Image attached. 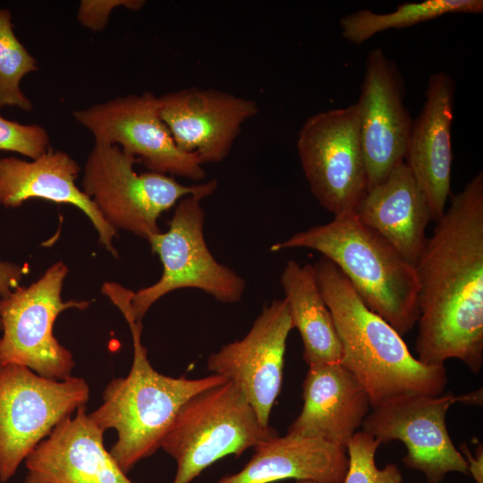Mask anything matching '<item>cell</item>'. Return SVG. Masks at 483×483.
I'll use <instances>...</instances> for the list:
<instances>
[{"mask_svg":"<svg viewBox=\"0 0 483 483\" xmlns=\"http://www.w3.org/2000/svg\"><path fill=\"white\" fill-rule=\"evenodd\" d=\"M417 359L441 366L450 359L471 372L483 366V173L458 193L436 222L415 265Z\"/></svg>","mask_w":483,"mask_h":483,"instance_id":"obj_1","label":"cell"},{"mask_svg":"<svg viewBox=\"0 0 483 483\" xmlns=\"http://www.w3.org/2000/svg\"><path fill=\"white\" fill-rule=\"evenodd\" d=\"M313 267L342 344L340 363L365 389L371 409L411 395L444 393L445 365L419 361L402 335L367 307L331 261L321 256Z\"/></svg>","mask_w":483,"mask_h":483,"instance_id":"obj_2","label":"cell"},{"mask_svg":"<svg viewBox=\"0 0 483 483\" xmlns=\"http://www.w3.org/2000/svg\"><path fill=\"white\" fill-rule=\"evenodd\" d=\"M289 249H310L331 261L367 307L401 335L417 324L419 284L415 267L364 225L354 211L295 233L269 250L277 252Z\"/></svg>","mask_w":483,"mask_h":483,"instance_id":"obj_3","label":"cell"},{"mask_svg":"<svg viewBox=\"0 0 483 483\" xmlns=\"http://www.w3.org/2000/svg\"><path fill=\"white\" fill-rule=\"evenodd\" d=\"M128 326L133 343L131 369L126 377L107 384L102 403L89 414L104 432L116 431L117 440L109 452L126 474L160 449L163 438L188 400L228 381L216 374L187 378L157 372L141 342V322L131 321Z\"/></svg>","mask_w":483,"mask_h":483,"instance_id":"obj_4","label":"cell"},{"mask_svg":"<svg viewBox=\"0 0 483 483\" xmlns=\"http://www.w3.org/2000/svg\"><path fill=\"white\" fill-rule=\"evenodd\" d=\"M275 434L261 426L242 391L226 381L185 402L160 448L176 462L173 483H191L216 461L240 456Z\"/></svg>","mask_w":483,"mask_h":483,"instance_id":"obj_5","label":"cell"},{"mask_svg":"<svg viewBox=\"0 0 483 483\" xmlns=\"http://www.w3.org/2000/svg\"><path fill=\"white\" fill-rule=\"evenodd\" d=\"M140 160L120 147L95 141L84 166L82 191L105 220L116 231L122 229L148 240L158 233L157 220L184 197L212 195L216 180L183 185L174 176L147 172L138 174Z\"/></svg>","mask_w":483,"mask_h":483,"instance_id":"obj_6","label":"cell"},{"mask_svg":"<svg viewBox=\"0 0 483 483\" xmlns=\"http://www.w3.org/2000/svg\"><path fill=\"white\" fill-rule=\"evenodd\" d=\"M202 199L196 195L182 199L175 206L168 230L148 239L163 271L155 284L133 292L131 311L136 321L141 322L160 298L182 288L200 290L223 303L242 300L245 280L232 267L218 262L207 245Z\"/></svg>","mask_w":483,"mask_h":483,"instance_id":"obj_7","label":"cell"},{"mask_svg":"<svg viewBox=\"0 0 483 483\" xmlns=\"http://www.w3.org/2000/svg\"><path fill=\"white\" fill-rule=\"evenodd\" d=\"M58 261L27 287H17L0 299V365L24 366L54 380L72 377L75 366L72 352L54 335L57 317L65 309H85L90 302L64 301L62 288L68 274Z\"/></svg>","mask_w":483,"mask_h":483,"instance_id":"obj_8","label":"cell"},{"mask_svg":"<svg viewBox=\"0 0 483 483\" xmlns=\"http://www.w3.org/2000/svg\"><path fill=\"white\" fill-rule=\"evenodd\" d=\"M89 386L82 377H44L16 364L0 365V481L64 419L86 405Z\"/></svg>","mask_w":483,"mask_h":483,"instance_id":"obj_9","label":"cell"},{"mask_svg":"<svg viewBox=\"0 0 483 483\" xmlns=\"http://www.w3.org/2000/svg\"><path fill=\"white\" fill-rule=\"evenodd\" d=\"M297 148L318 203L334 216L353 211L368 190L356 103L309 117Z\"/></svg>","mask_w":483,"mask_h":483,"instance_id":"obj_10","label":"cell"},{"mask_svg":"<svg viewBox=\"0 0 483 483\" xmlns=\"http://www.w3.org/2000/svg\"><path fill=\"white\" fill-rule=\"evenodd\" d=\"M95 141L120 147L150 172L195 182L206 177L197 156L176 145L161 119L158 97L151 92L119 97L73 112Z\"/></svg>","mask_w":483,"mask_h":483,"instance_id":"obj_11","label":"cell"},{"mask_svg":"<svg viewBox=\"0 0 483 483\" xmlns=\"http://www.w3.org/2000/svg\"><path fill=\"white\" fill-rule=\"evenodd\" d=\"M457 402L452 393L418 394L371 409L361 426L380 445L400 440L407 449L408 468L421 471L429 483L444 480L449 472L469 474L468 464L447 431L445 416Z\"/></svg>","mask_w":483,"mask_h":483,"instance_id":"obj_12","label":"cell"},{"mask_svg":"<svg viewBox=\"0 0 483 483\" xmlns=\"http://www.w3.org/2000/svg\"><path fill=\"white\" fill-rule=\"evenodd\" d=\"M293 328L284 299L265 304L249 332L222 346L208 359L207 369L233 383L269 428L273 405L280 393L286 342Z\"/></svg>","mask_w":483,"mask_h":483,"instance_id":"obj_13","label":"cell"},{"mask_svg":"<svg viewBox=\"0 0 483 483\" xmlns=\"http://www.w3.org/2000/svg\"><path fill=\"white\" fill-rule=\"evenodd\" d=\"M356 106L369 190L384 182L396 165L404 162L412 125L403 103L401 76L379 47L367 56Z\"/></svg>","mask_w":483,"mask_h":483,"instance_id":"obj_14","label":"cell"},{"mask_svg":"<svg viewBox=\"0 0 483 483\" xmlns=\"http://www.w3.org/2000/svg\"><path fill=\"white\" fill-rule=\"evenodd\" d=\"M158 97L159 114L179 148L201 165L222 162L245 122L258 112L255 101L215 89L191 87Z\"/></svg>","mask_w":483,"mask_h":483,"instance_id":"obj_15","label":"cell"},{"mask_svg":"<svg viewBox=\"0 0 483 483\" xmlns=\"http://www.w3.org/2000/svg\"><path fill=\"white\" fill-rule=\"evenodd\" d=\"M104 433L79 408L25 459L24 483H133L106 449Z\"/></svg>","mask_w":483,"mask_h":483,"instance_id":"obj_16","label":"cell"},{"mask_svg":"<svg viewBox=\"0 0 483 483\" xmlns=\"http://www.w3.org/2000/svg\"><path fill=\"white\" fill-rule=\"evenodd\" d=\"M454 90V81L447 73L430 75L424 106L412 121L404 158L436 222L444 215L451 194Z\"/></svg>","mask_w":483,"mask_h":483,"instance_id":"obj_17","label":"cell"},{"mask_svg":"<svg viewBox=\"0 0 483 483\" xmlns=\"http://www.w3.org/2000/svg\"><path fill=\"white\" fill-rule=\"evenodd\" d=\"M302 398V409L287 433L344 449L371 409L365 389L340 362L309 366Z\"/></svg>","mask_w":483,"mask_h":483,"instance_id":"obj_18","label":"cell"},{"mask_svg":"<svg viewBox=\"0 0 483 483\" xmlns=\"http://www.w3.org/2000/svg\"><path fill=\"white\" fill-rule=\"evenodd\" d=\"M80 170L69 154L51 148L31 161L0 157V206L16 208L32 199L74 206L91 221L104 248L117 256L113 244L117 231L76 185Z\"/></svg>","mask_w":483,"mask_h":483,"instance_id":"obj_19","label":"cell"},{"mask_svg":"<svg viewBox=\"0 0 483 483\" xmlns=\"http://www.w3.org/2000/svg\"><path fill=\"white\" fill-rule=\"evenodd\" d=\"M353 211L415 267L427 243L426 228L432 216L405 162L396 165L384 182L368 190Z\"/></svg>","mask_w":483,"mask_h":483,"instance_id":"obj_20","label":"cell"},{"mask_svg":"<svg viewBox=\"0 0 483 483\" xmlns=\"http://www.w3.org/2000/svg\"><path fill=\"white\" fill-rule=\"evenodd\" d=\"M238 472L216 483H273L284 479L343 483L349 459L346 449L318 438L273 435L254 447Z\"/></svg>","mask_w":483,"mask_h":483,"instance_id":"obj_21","label":"cell"},{"mask_svg":"<svg viewBox=\"0 0 483 483\" xmlns=\"http://www.w3.org/2000/svg\"><path fill=\"white\" fill-rule=\"evenodd\" d=\"M280 284L292 326L301 335L303 359L308 366L340 362L342 344L313 265L288 260Z\"/></svg>","mask_w":483,"mask_h":483,"instance_id":"obj_22","label":"cell"},{"mask_svg":"<svg viewBox=\"0 0 483 483\" xmlns=\"http://www.w3.org/2000/svg\"><path fill=\"white\" fill-rule=\"evenodd\" d=\"M482 12V0H426L400 4L395 11L387 13L359 10L343 17L340 27L345 39L361 45L377 33L386 30L413 26L447 13Z\"/></svg>","mask_w":483,"mask_h":483,"instance_id":"obj_23","label":"cell"},{"mask_svg":"<svg viewBox=\"0 0 483 483\" xmlns=\"http://www.w3.org/2000/svg\"><path fill=\"white\" fill-rule=\"evenodd\" d=\"M37 70L36 59L14 34L11 12L0 8V107L32 110L33 105L20 83L26 74Z\"/></svg>","mask_w":483,"mask_h":483,"instance_id":"obj_24","label":"cell"},{"mask_svg":"<svg viewBox=\"0 0 483 483\" xmlns=\"http://www.w3.org/2000/svg\"><path fill=\"white\" fill-rule=\"evenodd\" d=\"M380 444L369 434L356 432L346 445L348 469L343 483H402V474L395 463L382 469L375 455Z\"/></svg>","mask_w":483,"mask_h":483,"instance_id":"obj_25","label":"cell"},{"mask_svg":"<svg viewBox=\"0 0 483 483\" xmlns=\"http://www.w3.org/2000/svg\"><path fill=\"white\" fill-rule=\"evenodd\" d=\"M49 148V136L42 126L21 124L0 115V150L36 159Z\"/></svg>","mask_w":483,"mask_h":483,"instance_id":"obj_26","label":"cell"},{"mask_svg":"<svg viewBox=\"0 0 483 483\" xmlns=\"http://www.w3.org/2000/svg\"><path fill=\"white\" fill-rule=\"evenodd\" d=\"M145 4L143 0H83L79 6L77 19L85 28L95 32L101 31L106 28L114 9L123 6L139 11Z\"/></svg>","mask_w":483,"mask_h":483,"instance_id":"obj_27","label":"cell"},{"mask_svg":"<svg viewBox=\"0 0 483 483\" xmlns=\"http://www.w3.org/2000/svg\"><path fill=\"white\" fill-rule=\"evenodd\" d=\"M28 271L29 267L27 265L21 266L0 259V296L4 297L19 287L20 282Z\"/></svg>","mask_w":483,"mask_h":483,"instance_id":"obj_28","label":"cell"},{"mask_svg":"<svg viewBox=\"0 0 483 483\" xmlns=\"http://www.w3.org/2000/svg\"><path fill=\"white\" fill-rule=\"evenodd\" d=\"M461 453L464 456L467 464L468 471L471 473L476 483H483V449L482 444H479L476 449L475 455H471L466 444H462L460 446Z\"/></svg>","mask_w":483,"mask_h":483,"instance_id":"obj_29","label":"cell"},{"mask_svg":"<svg viewBox=\"0 0 483 483\" xmlns=\"http://www.w3.org/2000/svg\"><path fill=\"white\" fill-rule=\"evenodd\" d=\"M457 397L458 402L466 404L481 405L482 404V390H477L471 393L461 394Z\"/></svg>","mask_w":483,"mask_h":483,"instance_id":"obj_30","label":"cell"},{"mask_svg":"<svg viewBox=\"0 0 483 483\" xmlns=\"http://www.w3.org/2000/svg\"><path fill=\"white\" fill-rule=\"evenodd\" d=\"M295 483H318L311 480H296Z\"/></svg>","mask_w":483,"mask_h":483,"instance_id":"obj_31","label":"cell"}]
</instances>
